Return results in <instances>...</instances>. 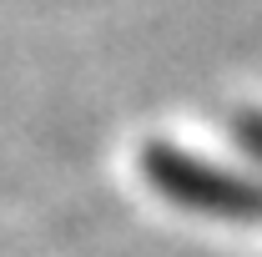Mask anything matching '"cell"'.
<instances>
[{
    "mask_svg": "<svg viewBox=\"0 0 262 257\" xmlns=\"http://www.w3.org/2000/svg\"><path fill=\"white\" fill-rule=\"evenodd\" d=\"M141 177L182 212L217 217V222H252V187L257 182L237 177V172H222L207 157L151 141V146H141Z\"/></svg>",
    "mask_w": 262,
    "mask_h": 257,
    "instance_id": "6da1fadb",
    "label": "cell"
},
{
    "mask_svg": "<svg viewBox=\"0 0 262 257\" xmlns=\"http://www.w3.org/2000/svg\"><path fill=\"white\" fill-rule=\"evenodd\" d=\"M237 141L247 146V157L262 161V116L257 111H242V116H237Z\"/></svg>",
    "mask_w": 262,
    "mask_h": 257,
    "instance_id": "7a4b0ae2",
    "label": "cell"
},
{
    "mask_svg": "<svg viewBox=\"0 0 262 257\" xmlns=\"http://www.w3.org/2000/svg\"><path fill=\"white\" fill-rule=\"evenodd\" d=\"M252 222H262V182L252 187Z\"/></svg>",
    "mask_w": 262,
    "mask_h": 257,
    "instance_id": "3957f363",
    "label": "cell"
}]
</instances>
